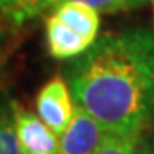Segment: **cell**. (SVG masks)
Listing matches in <instances>:
<instances>
[{
  "instance_id": "cell-13",
  "label": "cell",
  "mask_w": 154,
  "mask_h": 154,
  "mask_svg": "<svg viewBox=\"0 0 154 154\" xmlns=\"http://www.w3.org/2000/svg\"><path fill=\"white\" fill-rule=\"evenodd\" d=\"M149 2H152V4H154V0H149Z\"/></svg>"
},
{
  "instance_id": "cell-8",
  "label": "cell",
  "mask_w": 154,
  "mask_h": 154,
  "mask_svg": "<svg viewBox=\"0 0 154 154\" xmlns=\"http://www.w3.org/2000/svg\"><path fill=\"white\" fill-rule=\"evenodd\" d=\"M0 154H21L11 99L0 98Z\"/></svg>"
},
{
  "instance_id": "cell-5",
  "label": "cell",
  "mask_w": 154,
  "mask_h": 154,
  "mask_svg": "<svg viewBox=\"0 0 154 154\" xmlns=\"http://www.w3.org/2000/svg\"><path fill=\"white\" fill-rule=\"evenodd\" d=\"M45 34H46V48L48 53L57 60H70L81 55L89 48L91 41L75 33L72 28L55 17L53 14L45 21Z\"/></svg>"
},
{
  "instance_id": "cell-10",
  "label": "cell",
  "mask_w": 154,
  "mask_h": 154,
  "mask_svg": "<svg viewBox=\"0 0 154 154\" xmlns=\"http://www.w3.org/2000/svg\"><path fill=\"white\" fill-rule=\"evenodd\" d=\"M77 2L88 4L98 12H105V14L130 11V9H135L144 4V0H77Z\"/></svg>"
},
{
  "instance_id": "cell-11",
  "label": "cell",
  "mask_w": 154,
  "mask_h": 154,
  "mask_svg": "<svg viewBox=\"0 0 154 154\" xmlns=\"http://www.w3.org/2000/svg\"><path fill=\"white\" fill-rule=\"evenodd\" d=\"M135 154H154V132H151L149 128L142 130L139 135L137 152Z\"/></svg>"
},
{
  "instance_id": "cell-3",
  "label": "cell",
  "mask_w": 154,
  "mask_h": 154,
  "mask_svg": "<svg viewBox=\"0 0 154 154\" xmlns=\"http://www.w3.org/2000/svg\"><path fill=\"white\" fill-rule=\"evenodd\" d=\"M21 154H58V135L16 99H11Z\"/></svg>"
},
{
  "instance_id": "cell-2",
  "label": "cell",
  "mask_w": 154,
  "mask_h": 154,
  "mask_svg": "<svg viewBox=\"0 0 154 154\" xmlns=\"http://www.w3.org/2000/svg\"><path fill=\"white\" fill-rule=\"evenodd\" d=\"M34 105H36V113L39 118L57 135H60L69 125L75 110L74 98H72L65 77L62 74H57L50 81H46L36 94Z\"/></svg>"
},
{
  "instance_id": "cell-1",
  "label": "cell",
  "mask_w": 154,
  "mask_h": 154,
  "mask_svg": "<svg viewBox=\"0 0 154 154\" xmlns=\"http://www.w3.org/2000/svg\"><path fill=\"white\" fill-rule=\"evenodd\" d=\"M75 105L110 134L154 125V33L128 29L99 36L65 69Z\"/></svg>"
},
{
  "instance_id": "cell-12",
  "label": "cell",
  "mask_w": 154,
  "mask_h": 154,
  "mask_svg": "<svg viewBox=\"0 0 154 154\" xmlns=\"http://www.w3.org/2000/svg\"><path fill=\"white\" fill-rule=\"evenodd\" d=\"M7 46H9V34H7V29L4 26V22L0 21V69H2L4 62H5Z\"/></svg>"
},
{
  "instance_id": "cell-7",
  "label": "cell",
  "mask_w": 154,
  "mask_h": 154,
  "mask_svg": "<svg viewBox=\"0 0 154 154\" xmlns=\"http://www.w3.org/2000/svg\"><path fill=\"white\" fill-rule=\"evenodd\" d=\"M58 2L60 0H0V16H4L14 26H22Z\"/></svg>"
},
{
  "instance_id": "cell-4",
  "label": "cell",
  "mask_w": 154,
  "mask_h": 154,
  "mask_svg": "<svg viewBox=\"0 0 154 154\" xmlns=\"http://www.w3.org/2000/svg\"><path fill=\"white\" fill-rule=\"evenodd\" d=\"M108 134L91 113L75 105L69 125L58 135V154H93Z\"/></svg>"
},
{
  "instance_id": "cell-6",
  "label": "cell",
  "mask_w": 154,
  "mask_h": 154,
  "mask_svg": "<svg viewBox=\"0 0 154 154\" xmlns=\"http://www.w3.org/2000/svg\"><path fill=\"white\" fill-rule=\"evenodd\" d=\"M53 16L58 17L63 24L72 28L75 33L89 39L91 43L98 38L99 12L88 4L77 2V0H60L55 5Z\"/></svg>"
},
{
  "instance_id": "cell-9",
  "label": "cell",
  "mask_w": 154,
  "mask_h": 154,
  "mask_svg": "<svg viewBox=\"0 0 154 154\" xmlns=\"http://www.w3.org/2000/svg\"><path fill=\"white\" fill-rule=\"evenodd\" d=\"M139 134H108L93 154H135Z\"/></svg>"
}]
</instances>
